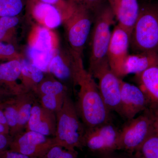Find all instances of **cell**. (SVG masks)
<instances>
[{
    "mask_svg": "<svg viewBox=\"0 0 158 158\" xmlns=\"http://www.w3.org/2000/svg\"><path fill=\"white\" fill-rule=\"evenodd\" d=\"M72 52L73 83L78 88L76 106L81 120L86 129L110 123L111 112L103 101L95 79L85 69L82 56Z\"/></svg>",
    "mask_w": 158,
    "mask_h": 158,
    "instance_id": "obj_1",
    "label": "cell"
},
{
    "mask_svg": "<svg viewBox=\"0 0 158 158\" xmlns=\"http://www.w3.org/2000/svg\"><path fill=\"white\" fill-rule=\"evenodd\" d=\"M62 17L69 48L80 56L93 25L94 13L83 6L65 0L59 8Z\"/></svg>",
    "mask_w": 158,
    "mask_h": 158,
    "instance_id": "obj_2",
    "label": "cell"
},
{
    "mask_svg": "<svg viewBox=\"0 0 158 158\" xmlns=\"http://www.w3.org/2000/svg\"><path fill=\"white\" fill-rule=\"evenodd\" d=\"M56 115V129L52 137L54 145L70 150L83 147L86 128L81 121L76 105L68 94Z\"/></svg>",
    "mask_w": 158,
    "mask_h": 158,
    "instance_id": "obj_3",
    "label": "cell"
},
{
    "mask_svg": "<svg viewBox=\"0 0 158 158\" xmlns=\"http://www.w3.org/2000/svg\"><path fill=\"white\" fill-rule=\"evenodd\" d=\"M115 16L106 2L94 13L93 26L90 32V53L88 71L91 74L107 61V53Z\"/></svg>",
    "mask_w": 158,
    "mask_h": 158,
    "instance_id": "obj_4",
    "label": "cell"
},
{
    "mask_svg": "<svg viewBox=\"0 0 158 158\" xmlns=\"http://www.w3.org/2000/svg\"><path fill=\"white\" fill-rule=\"evenodd\" d=\"M130 47L134 52L158 53V2L140 6L131 33Z\"/></svg>",
    "mask_w": 158,
    "mask_h": 158,
    "instance_id": "obj_5",
    "label": "cell"
},
{
    "mask_svg": "<svg viewBox=\"0 0 158 158\" xmlns=\"http://www.w3.org/2000/svg\"><path fill=\"white\" fill-rule=\"evenodd\" d=\"M154 132L152 113L148 108L140 116L128 120L119 131L117 150L133 154Z\"/></svg>",
    "mask_w": 158,
    "mask_h": 158,
    "instance_id": "obj_6",
    "label": "cell"
},
{
    "mask_svg": "<svg viewBox=\"0 0 158 158\" xmlns=\"http://www.w3.org/2000/svg\"><path fill=\"white\" fill-rule=\"evenodd\" d=\"M57 51L55 34L45 27H37L28 48V59L44 73H48L50 62Z\"/></svg>",
    "mask_w": 158,
    "mask_h": 158,
    "instance_id": "obj_7",
    "label": "cell"
},
{
    "mask_svg": "<svg viewBox=\"0 0 158 158\" xmlns=\"http://www.w3.org/2000/svg\"><path fill=\"white\" fill-rule=\"evenodd\" d=\"M98 81L99 90L106 106L110 112L118 113L120 107L121 81L111 70L107 61L92 73Z\"/></svg>",
    "mask_w": 158,
    "mask_h": 158,
    "instance_id": "obj_8",
    "label": "cell"
},
{
    "mask_svg": "<svg viewBox=\"0 0 158 158\" xmlns=\"http://www.w3.org/2000/svg\"><path fill=\"white\" fill-rule=\"evenodd\" d=\"M119 134V130L110 122L86 129L83 146L93 152H112L117 150Z\"/></svg>",
    "mask_w": 158,
    "mask_h": 158,
    "instance_id": "obj_9",
    "label": "cell"
},
{
    "mask_svg": "<svg viewBox=\"0 0 158 158\" xmlns=\"http://www.w3.org/2000/svg\"><path fill=\"white\" fill-rule=\"evenodd\" d=\"M54 146L53 138L26 131L12 138L9 149L31 157L40 158Z\"/></svg>",
    "mask_w": 158,
    "mask_h": 158,
    "instance_id": "obj_10",
    "label": "cell"
},
{
    "mask_svg": "<svg viewBox=\"0 0 158 158\" xmlns=\"http://www.w3.org/2000/svg\"><path fill=\"white\" fill-rule=\"evenodd\" d=\"M131 34L117 24L112 32L107 53V60L111 70L121 79L125 62L128 56Z\"/></svg>",
    "mask_w": 158,
    "mask_h": 158,
    "instance_id": "obj_11",
    "label": "cell"
},
{
    "mask_svg": "<svg viewBox=\"0 0 158 158\" xmlns=\"http://www.w3.org/2000/svg\"><path fill=\"white\" fill-rule=\"evenodd\" d=\"M149 107L148 99L141 88L122 80L118 114L128 121Z\"/></svg>",
    "mask_w": 158,
    "mask_h": 158,
    "instance_id": "obj_12",
    "label": "cell"
},
{
    "mask_svg": "<svg viewBox=\"0 0 158 158\" xmlns=\"http://www.w3.org/2000/svg\"><path fill=\"white\" fill-rule=\"evenodd\" d=\"M56 113L43 107L35 101L26 131H33L48 137H53L56 134Z\"/></svg>",
    "mask_w": 158,
    "mask_h": 158,
    "instance_id": "obj_13",
    "label": "cell"
},
{
    "mask_svg": "<svg viewBox=\"0 0 158 158\" xmlns=\"http://www.w3.org/2000/svg\"><path fill=\"white\" fill-rule=\"evenodd\" d=\"M27 8L32 17L47 28L55 29L62 24L61 11L56 6L39 0H28Z\"/></svg>",
    "mask_w": 158,
    "mask_h": 158,
    "instance_id": "obj_14",
    "label": "cell"
},
{
    "mask_svg": "<svg viewBox=\"0 0 158 158\" xmlns=\"http://www.w3.org/2000/svg\"><path fill=\"white\" fill-rule=\"evenodd\" d=\"M118 25L131 35L140 11L138 0H106Z\"/></svg>",
    "mask_w": 158,
    "mask_h": 158,
    "instance_id": "obj_15",
    "label": "cell"
},
{
    "mask_svg": "<svg viewBox=\"0 0 158 158\" xmlns=\"http://www.w3.org/2000/svg\"><path fill=\"white\" fill-rule=\"evenodd\" d=\"M20 59H13L0 64V86L15 95L27 93L17 81L21 73Z\"/></svg>",
    "mask_w": 158,
    "mask_h": 158,
    "instance_id": "obj_16",
    "label": "cell"
},
{
    "mask_svg": "<svg viewBox=\"0 0 158 158\" xmlns=\"http://www.w3.org/2000/svg\"><path fill=\"white\" fill-rule=\"evenodd\" d=\"M48 73L59 81L73 82V56L69 48L66 51H57L50 62Z\"/></svg>",
    "mask_w": 158,
    "mask_h": 158,
    "instance_id": "obj_17",
    "label": "cell"
},
{
    "mask_svg": "<svg viewBox=\"0 0 158 158\" xmlns=\"http://www.w3.org/2000/svg\"><path fill=\"white\" fill-rule=\"evenodd\" d=\"M158 63V53L137 52L129 54L125 62L121 79L129 74H139Z\"/></svg>",
    "mask_w": 158,
    "mask_h": 158,
    "instance_id": "obj_18",
    "label": "cell"
},
{
    "mask_svg": "<svg viewBox=\"0 0 158 158\" xmlns=\"http://www.w3.org/2000/svg\"><path fill=\"white\" fill-rule=\"evenodd\" d=\"M135 77L138 87L148 99L149 108L158 107V63Z\"/></svg>",
    "mask_w": 158,
    "mask_h": 158,
    "instance_id": "obj_19",
    "label": "cell"
},
{
    "mask_svg": "<svg viewBox=\"0 0 158 158\" xmlns=\"http://www.w3.org/2000/svg\"><path fill=\"white\" fill-rule=\"evenodd\" d=\"M21 73L19 80L26 92L34 91L44 77V73L34 65L29 59L22 57L20 59Z\"/></svg>",
    "mask_w": 158,
    "mask_h": 158,
    "instance_id": "obj_20",
    "label": "cell"
},
{
    "mask_svg": "<svg viewBox=\"0 0 158 158\" xmlns=\"http://www.w3.org/2000/svg\"><path fill=\"white\" fill-rule=\"evenodd\" d=\"M34 95V94L31 92L19 94L18 118L13 137L23 132V130L26 129L30 119L33 105L35 101Z\"/></svg>",
    "mask_w": 158,
    "mask_h": 158,
    "instance_id": "obj_21",
    "label": "cell"
},
{
    "mask_svg": "<svg viewBox=\"0 0 158 158\" xmlns=\"http://www.w3.org/2000/svg\"><path fill=\"white\" fill-rule=\"evenodd\" d=\"M67 94L66 86L59 80L55 78L52 75L44 76L34 92V94L37 96L41 95L64 96Z\"/></svg>",
    "mask_w": 158,
    "mask_h": 158,
    "instance_id": "obj_22",
    "label": "cell"
},
{
    "mask_svg": "<svg viewBox=\"0 0 158 158\" xmlns=\"http://www.w3.org/2000/svg\"><path fill=\"white\" fill-rule=\"evenodd\" d=\"M19 105V95L11 97L0 102V107L5 114L9 128V135L12 138L17 124Z\"/></svg>",
    "mask_w": 158,
    "mask_h": 158,
    "instance_id": "obj_23",
    "label": "cell"
},
{
    "mask_svg": "<svg viewBox=\"0 0 158 158\" xmlns=\"http://www.w3.org/2000/svg\"><path fill=\"white\" fill-rule=\"evenodd\" d=\"M19 21L18 16L0 18L1 42L13 44L15 29Z\"/></svg>",
    "mask_w": 158,
    "mask_h": 158,
    "instance_id": "obj_24",
    "label": "cell"
},
{
    "mask_svg": "<svg viewBox=\"0 0 158 158\" xmlns=\"http://www.w3.org/2000/svg\"><path fill=\"white\" fill-rule=\"evenodd\" d=\"M134 158H158V135L154 132L133 154Z\"/></svg>",
    "mask_w": 158,
    "mask_h": 158,
    "instance_id": "obj_25",
    "label": "cell"
},
{
    "mask_svg": "<svg viewBox=\"0 0 158 158\" xmlns=\"http://www.w3.org/2000/svg\"><path fill=\"white\" fill-rule=\"evenodd\" d=\"M23 6V0H0V18L18 16Z\"/></svg>",
    "mask_w": 158,
    "mask_h": 158,
    "instance_id": "obj_26",
    "label": "cell"
},
{
    "mask_svg": "<svg viewBox=\"0 0 158 158\" xmlns=\"http://www.w3.org/2000/svg\"><path fill=\"white\" fill-rule=\"evenodd\" d=\"M66 95L59 96L56 95H41L38 96V97L39 98L40 103L43 107L56 113L62 108Z\"/></svg>",
    "mask_w": 158,
    "mask_h": 158,
    "instance_id": "obj_27",
    "label": "cell"
},
{
    "mask_svg": "<svg viewBox=\"0 0 158 158\" xmlns=\"http://www.w3.org/2000/svg\"><path fill=\"white\" fill-rule=\"evenodd\" d=\"M76 150H70L56 145L51 148L43 156L40 158H77Z\"/></svg>",
    "mask_w": 158,
    "mask_h": 158,
    "instance_id": "obj_28",
    "label": "cell"
},
{
    "mask_svg": "<svg viewBox=\"0 0 158 158\" xmlns=\"http://www.w3.org/2000/svg\"><path fill=\"white\" fill-rule=\"evenodd\" d=\"M22 56L19 53L13 44L0 41V59H7L8 61L20 59Z\"/></svg>",
    "mask_w": 158,
    "mask_h": 158,
    "instance_id": "obj_29",
    "label": "cell"
},
{
    "mask_svg": "<svg viewBox=\"0 0 158 158\" xmlns=\"http://www.w3.org/2000/svg\"><path fill=\"white\" fill-rule=\"evenodd\" d=\"M68 2H70L73 4L79 5L85 7L94 13L101 6H102L106 0H66Z\"/></svg>",
    "mask_w": 158,
    "mask_h": 158,
    "instance_id": "obj_30",
    "label": "cell"
},
{
    "mask_svg": "<svg viewBox=\"0 0 158 158\" xmlns=\"http://www.w3.org/2000/svg\"><path fill=\"white\" fill-rule=\"evenodd\" d=\"M0 158H36L25 155L17 152L8 149L0 152Z\"/></svg>",
    "mask_w": 158,
    "mask_h": 158,
    "instance_id": "obj_31",
    "label": "cell"
},
{
    "mask_svg": "<svg viewBox=\"0 0 158 158\" xmlns=\"http://www.w3.org/2000/svg\"><path fill=\"white\" fill-rule=\"evenodd\" d=\"M12 139L10 136L0 134V152L9 149Z\"/></svg>",
    "mask_w": 158,
    "mask_h": 158,
    "instance_id": "obj_32",
    "label": "cell"
},
{
    "mask_svg": "<svg viewBox=\"0 0 158 158\" xmlns=\"http://www.w3.org/2000/svg\"><path fill=\"white\" fill-rule=\"evenodd\" d=\"M149 109L152 113L154 131L158 135V107Z\"/></svg>",
    "mask_w": 158,
    "mask_h": 158,
    "instance_id": "obj_33",
    "label": "cell"
},
{
    "mask_svg": "<svg viewBox=\"0 0 158 158\" xmlns=\"http://www.w3.org/2000/svg\"><path fill=\"white\" fill-rule=\"evenodd\" d=\"M14 96L15 95L0 86V102Z\"/></svg>",
    "mask_w": 158,
    "mask_h": 158,
    "instance_id": "obj_34",
    "label": "cell"
},
{
    "mask_svg": "<svg viewBox=\"0 0 158 158\" xmlns=\"http://www.w3.org/2000/svg\"><path fill=\"white\" fill-rule=\"evenodd\" d=\"M42 2L51 4L57 7L63 0H39Z\"/></svg>",
    "mask_w": 158,
    "mask_h": 158,
    "instance_id": "obj_35",
    "label": "cell"
},
{
    "mask_svg": "<svg viewBox=\"0 0 158 158\" xmlns=\"http://www.w3.org/2000/svg\"><path fill=\"white\" fill-rule=\"evenodd\" d=\"M0 134L10 136L9 128L0 123Z\"/></svg>",
    "mask_w": 158,
    "mask_h": 158,
    "instance_id": "obj_36",
    "label": "cell"
},
{
    "mask_svg": "<svg viewBox=\"0 0 158 158\" xmlns=\"http://www.w3.org/2000/svg\"><path fill=\"white\" fill-rule=\"evenodd\" d=\"M106 158H124V157H109ZM132 158H134L133 157Z\"/></svg>",
    "mask_w": 158,
    "mask_h": 158,
    "instance_id": "obj_37",
    "label": "cell"
}]
</instances>
